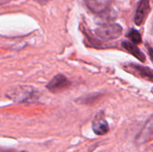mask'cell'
Wrapping results in <instances>:
<instances>
[{
	"mask_svg": "<svg viewBox=\"0 0 153 152\" xmlns=\"http://www.w3.org/2000/svg\"><path fill=\"white\" fill-rule=\"evenodd\" d=\"M70 84L71 82L68 81V79L65 75L57 74L50 80V82L47 84L46 88L49 91L53 93H56V92H60L67 89L70 86Z\"/></svg>",
	"mask_w": 153,
	"mask_h": 152,
	"instance_id": "3957f363",
	"label": "cell"
},
{
	"mask_svg": "<svg viewBox=\"0 0 153 152\" xmlns=\"http://www.w3.org/2000/svg\"><path fill=\"white\" fill-rule=\"evenodd\" d=\"M92 130L94 133L97 135H104L108 132L109 130L108 124L102 116L100 115L96 116L92 123Z\"/></svg>",
	"mask_w": 153,
	"mask_h": 152,
	"instance_id": "52a82bcc",
	"label": "cell"
},
{
	"mask_svg": "<svg viewBox=\"0 0 153 152\" xmlns=\"http://www.w3.org/2000/svg\"><path fill=\"white\" fill-rule=\"evenodd\" d=\"M153 134V116H151L148 121L146 122L144 127L141 131V133L138 135V141L140 142H146L147 140L150 139V137Z\"/></svg>",
	"mask_w": 153,
	"mask_h": 152,
	"instance_id": "9c48e42d",
	"label": "cell"
},
{
	"mask_svg": "<svg viewBox=\"0 0 153 152\" xmlns=\"http://www.w3.org/2000/svg\"><path fill=\"white\" fill-rule=\"evenodd\" d=\"M84 3L92 13L102 15L109 11L111 0H84Z\"/></svg>",
	"mask_w": 153,
	"mask_h": 152,
	"instance_id": "277c9868",
	"label": "cell"
},
{
	"mask_svg": "<svg viewBox=\"0 0 153 152\" xmlns=\"http://www.w3.org/2000/svg\"><path fill=\"white\" fill-rule=\"evenodd\" d=\"M6 95L17 103H33L39 99L37 90L28 86H19L8 91Z\"/></svg>",
	"mask_w": 153,
	"mask_h": 152,
	"instance_id": "6da1fadb",
	"label": "cell"
},
{
	"mask_svg": "<svg viewBox=\"0 0 153 152\" xmlns=\"http://www.w3.org/2000/svg\"><path fill=\"white\" fill-rule=\"evenodd\" d=\"M123 32V28L117 23L104 24L95 30L96 36L104 41H109L116 39L121 36Z\"/></svg>",
	"mask_w": 153,
	"mask_h": 152,
	"instance_id": "7a4b0ae2",
	"label": "cell"
},
{
	"mask_svg": "<svg viewBox=\"0 0 153 152\" xmlns=\"http://www.w3.org/2000/svg\"><path fill=\"white\" fill-rule=\"evenodd\" d=\"M148 51H149V55H150V57L152 59V61L153 62V48L151 47H148Z\"/></svg>",
	"mask_w": 153,
	"mask_h": 152,
	"instance_id": "7c38bea8",
	"label": "cell"
},
{
	"mask_svg": "<svg viewBox=\"0 0 153 152\" xmlns=\"http://www.w3.org/2000/svg\"><path fill=\"white\" fill-rule=\"evenodd\" d=\"M11 0H0V5L2 4H8Z\"/></svg>",
	"mask_w": 153,
	"mask_h": 152,
	"instance_id": "4fadbf2b",
	"label": "cell"
},
{
	"mask_svg": "<svg viewBox=\"0 0 153 152\" xmlns=\"http://www.w3.org/2000/svg\"><path fill=\"white\" fill-rule=\"evenodd\" d=\"M151 12L150 0H141L138 4L135 15H134V23L137 26H141L146 20L147 16Z\"/></svg>",
	"mask_w": 153,
	"mask_h": 152,
	"instance_id": "5b68a950",
	"label": "cell"
},
{
	"mask_svg": "<svg viewBox=\"0 0 153 152\" xmlns=\"http://www.w3.org/2000/svg\"><path fill=\"white\" fill-rule=\"evenodd\" d=\"M0 152H26L25 151H18L9 148H0Z\"/></svg>",
	"mask_w": 153,
	"mask_h": 152,
	"instance_id": "8fae6325",
	"label": "cell"
},
{
	"mask_svg": "<svg viewBox=\"0 0 153 152\" xmlns=\"http://www.w3.org/2000/svg\"><path fill=\"white\" fill-rule=\"evenodd\" d=\"M127 38L131 40L132 43L134 44H141L142 43V36L141 34L139 33L138 30H134V29H132L128 34H127Z\"/></svg>",
	"mask_w": 153,
	"mask_h": 152,
	"instance_id": "30bf717a",
	"label": "cell"
},
{
	"mask_svg": "<svg viewBox=\"0 0 153 152\" xmlns=\"http://www.w3.org/2000/svg\"><path fill=\"white\" fill-rule=\"evenodd\" d=\"M128 68H129L128 70L132 73H134V74H135V75H137L143 79H145L147 81H150V82H153V71L152 69L145 67V66L139 65H135V64L129 65Z\"/></svg>",
	"mask_w": 153,
	"mask_h": 152,
	"instance_id": "8992f818",
	"label": "cell"
},
{
	"mask_svg": "<svg viewBox=\"0 0 153 152\" xmlns=\"http://www.w3.org/2000/svg\"><path fill=\"white\" fill-rule=\"evenodd\" d=\"M39 3H41V4H46V3H48V1H50V0H38Z\"/></svg>",
	"mask_w": 153,
	"mask_h": 152,
	"instance_id": "5bb4252c",
	"label": "cell"
},
{
	"mask_svg": "<svg viewBox=\"0 0 153 152\" xmlns=\"http://www.w3.org/2000/svg\"><path fill=\"white\" fill-rule=\"evenodd\" d=\"M122 46L128 53L133 55L138 60H140L141 62H145V55L138 48V47L135 44L129 41H123Z\"/></svg>",
	"mask_w": 153,
	"mask_h": 152,
	"instance_id": "ba28073f",
	"label": "cell"
}]
</instances>
